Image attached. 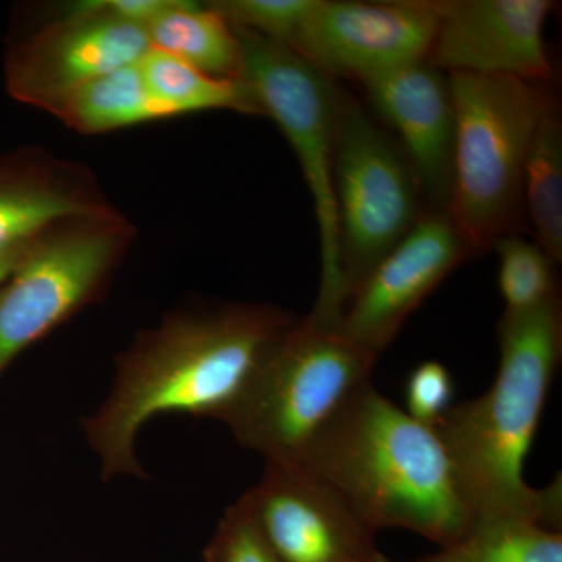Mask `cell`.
<instances>
[{
    "instance_id": "6da1fadb",
    "label": "cell",
    "mask_w": 562,
    "mask_h": 562,
    "mask_svg": "<svg viewBox=\"0 0 562 562\" xmlns=\"http://www.w3.org/2000/svg\"><path fill=\"white\" fill-rule=\"evenodd\" d=\"M295 319L276 306L177 310L140 331L116 360L109 397L85 420L102 475L143 476L136 436L162 414L225 422Z\"/></svg>"
},
{
    "instance_id": "7a4b0ae2",
    "label": "cell",
    "mask_w": 562,
    "mask_h": 562,
    "mask_svg": "<svg viewBox=\"0 0 562 562\" xmlns=\"http://www.w3.org/2000/svg\"><path fill=\"white\" fill-rule=\"evenodd\" d=\"M297 461L375 532L406 528L442 549L476 522L438 430L387 401L371 380L322 425Z\"/></svg>"
},
{
    "instance_id": "3957f363",
    "label": "cell",
    "mask_w": 562,
    "mask_h": 562,
    "mask_svg": "<svg viewBox=\"0 0 562 562\" xmlns=\"http://www.w3.org/2000/svg\"><path fill=\"white\" fill-rule=\"evenodd\" d=\"M501 368L491 390L453 405L436 425L479 517L514 516L561 531V482L535 490L524 479L547 395L562 357L560 297L503 314Z\"/></svg>"
},
{
    "instance_id": "277c9868",
    "label": "cell",
    "mask_w": 562,
    "mask_h": 562,
    "mask_svg": "<svg viewBox=\"0 0 562 562\" xmlns=\"http://www.w3.org/2000/svg\"><path fill=\"white\" fill-rule=\"evenodd\" d=\"M457 121L449 211L476 255L519 228L524 171L552 95L513 77L449 74Z\"/></svg>"
},
{
    "instance_id": "5b68a950",
    "label": "cell",
    "mask_w": 562,
    "mask_h": 562,
    "mask_svg": "<svg viewBox=\"0 0 562 562\" xmlns=\"http://www.w3.org/2000/svg\"><path fill=\"white\" fill-rule=\"evenodd\" d=\"M375 361L338 328L295 321L224 424L266 461H297L322 425L371 380Z\"/></svg>"
},
{
    "instance_id": "8992f818",
    "label": "cell",
    "mask_w": 562,
    "mask_h": 562,
    "mask_svg": "<svg viewBox=\"0 0 562 562\" xmlns=\"http://www.w3.org/2000/svg\"><path fill=\"white\" fill-rule=\"evenodd\" d=\"M243 43L246 81L290 140L313 195L321 244V286L310 319L336 328L346 305L339 271L335 151L342 91L286 44L236 29Z\"/></svg>"
},
{
    "instance_id": "52a82bcc",
    "label": "cell",
    "mask_w": 562,
    "mask_h": 562,
    "mask_svg": "<svg viewBox=\"0 0 562 562\" xmlns=\"http://www.w3.org/2000/svg\"><path fill=\"white\" fill-rule=\"evenodd\" d=\"M135 236L117 209L63 217L36 233L24 260L0 286V373L101 301Z\"/></svg>"
},
{
    "instance_id": "ba28073f",
    "label": "cell",
    "mask_w": 562,
    "mask_h": 562,
    "mask_svg": "<svg viewBox=\"0 0 562 562\" xmlns=\"http://www.w3.org/2000/svg\"><path fill=\"white\" fill-rule=\"evenodd\" d=\"M420 195L419 181L401 144L342 92L335 201L346 303L420 220Z\"/></svg>"
},
{
    "instance_id": "9c48e42d",
    "label": "cell",
    "mask_w": 562,
    "mask_h": 562,
    "mask_svg": "<svg viewBox=\"0 0 562 562\" xmlns=\"http://www.w3.org/2000/svg\"><path fill=\"white\" fill-rule=\"evenodd\" d=\"M147 49L146 31L111 14L102 0L70 3L11 44L3 61L7 92L40 110L95 77L135 65Z\"/></svg>"
},
{
    "instance_id": "30bf717a",
    "label": "cell",
    "mask_w": 562,
    "mask_h": 562,
    "mask_svg": "<svg viewBox=\"0 0 562 562\" xmlns=\"http://www.w3.org/2000/svg\"><path fill=\"white\" fill-rule=\"evenodd\" d=\"M439 2L314 0L291 49L325 76L364 81L427 60Z\"/></svg>"
},
{
    "instance_id": "8fae6325",
    "label": "cell",
    "mask_w": 562,
    "mask_h": 562,
    "mask_svg": "<svg viewBox=\"0 0 562 562\" xmlns=\"http://www.w3.org/2000/svg\"><path fill=\"white\" fill-rule=\"evenodd\" d=\"M473 255L447 211H427L351 292L336 328L376 360L409 314Z\"/></svg>"
},
{
    "instance_id": "7c38bea8",
    "label": "cell",
    "mask_w": 562,
    "mask_h": 562,
    "mask_svg": "<svg viewBox=\"0 0 562 562\" xmlns=\"http://www.w3.org/2000/svg\"><path fill=\"white\" fill-rule=\"evenodd\" d=\"M283 562H369L375 531L299 461H266L239 498Z\"/></svg>"
},
{
    "instance_id": "4fadbf2b",
    "label": "cell",
    "mask_w": 562,
    "mask_h": 562,
    "mask_svg": "<svg viewBox=\"0 0 562 562\" xmlns=\"http://www.w3.org/2000/svg\"><path fill=\"white\" fill-rule=\"evenodd\" d=\"M553 9L550 0H441L427 61L449 74L550 81L543 27Z\"/></svg>"
},
{
    "instance_id": "5bb4252c",
    "label": "cell",
    "mask_w": 562,
    "mask_h": 562,
    "mask_svg": "<svg viewBox=\"0 0 562 562\" xmlns=\"http://www.w3.org/2000/svg\"><path fill=\"white\" fill-rule=\"evenodd\" d=\"M372 110L397 133L432 211H449L457 121L449 79L427 60L361 81Z\"/></svg>"
},
{
    "instance_id": "9a60e30c",
    "label": "cell",
    "mask_w": 562,
    "mask_h": 562,
    "mask_svg": "<svg viewBox=\"0 0 562 562\" xmlns=\"http://www.w3.org/2000/svg\"><path fill=\"white\" fill-rule=\"evenodd\" d=\"M116 209L90 168L43 147L0 155V247L63 217Z\"/></svg>"
},
{
    "instance_id": "2e32d148",
    "label": "cell",
    "mask_w": 562,
    "mask_h": 562,
    "mask_svg": "<svg viewBox=\"0 0 562 562\" xmlns=\"http://www.w3.org/2000/svg\"><path fill=\"white\" fill-rule=\"evenodd\" d=\"M149 46L222 80L246 81L241 40L211 3L177 0L146 29Z\"/></svg>"
},
{
    "instance_id": "e0dca14e",
    "label": "cell",
    "mask_w": 562,
    "mask_h": 562,
    "mask_svg": "<svg viewBox=\"0 0 562 562\" xmlns=\"http://www.w3.org/2000/svg\"><path fill=\"white\" fill-rule=\"evenodd\" d=\"M40 110L81 135H103L168 120L150 98L138 63L95 77L44 103Z\"/></svg>"
},
{
    "instance_id": "ac0fdd59",
    "label": "cell",
    "mask_w": 562,
    "mask_h": 562,
    "mask_svg": "<svg viewBox=\"0 0 562 562\" xmlns=\"http://www.w3.org/2000/svg\"><path fill=\"white\" fill-rule=\"evenodd\" d=\"M138 69L150 98L168 120L217 110L265 116L247 81L216 79L150 46L139 58Z\"/></svg>"
},
{
    "instance_id": "d6986e66",
    "label": "cell",
    "mask_w": 562,
    "mask_h": 562,
    "mask_svg": "<svg viewBox=\"0 0 562 562\" xmlns=\"http://www.w3.org/2000/svg\"><path fill=\"white\" fill-rule=\"evenodd\" d=\"M414 562H562V535L524 517H479L460 541Z\"/></svg>"
},
{
    "instance_id": "ffe728a7",
    "label": "cell",
    "mask_w": 562,
    "mask_h": 562,
    "mask_svg": "<svg viewBox=\"0 0 562 562\" xmlns=\"http://www.w3.org/2000/svg\"><path fill=\"white\" fill-rule=\"evenodd\" d=\"M524 206L538 244L562 260V125L554 102L542 114L524 171Z\"/></svg>"
},
{
    "instance_id": "44dd1931",
    "label": "cell",
    "mask_w": 562,
    "mask_h": 562,
    "mask_svg": "<svg viewBox=\"0 0 562 562\" xmlns=\"http://www.w3.org/2000/svg\"><path fill=\"white\" fill-rule=\"evenodd\" d=\"M494 247L501 258L498 288L505 312H528L560 297L554 272L557 262L538 243L514 233L498 239Z\"/></svg>"
},
{
    "instance_id": "7402d4cb",
    "label": "cell",
    "mask_w": 562,
    "mask_h": 562,
    "mask_svg": "<svg viewBox=\"0 0 562 562\" xmlns=\"http://www.w3.org/2000/svg\"><path fill=\"white\" fill-rule=\"evenodd\" d=\"M314 0H221L210 2L233 27L291 46Z\"/></svg>"
},
{
    "instance_id": "603a6c76",
    "label": "cell",
    "mask_w": 562,
    "mask_h": 562,
    "mask_svg": "<svg viewBox=\"0 0 562 562\" xmlns=\"http://www.w3.org/2000/svg\"><path fill=\"white\" fill-rule=\"evenodd\" d=\"M206 562H283L261 535L249 512L236 502L222 517L205 550Z\"/></svg>"
},
{
    "instance_id": "cb8c5ba5",
    "label": "cell",
    "mask_w": 562,
    "mask_h": 562,
    "mask_svg": "<svg viewBox=\"0 0 562 562\" xmlns=\"http://www.w3.org/2000/svg\"><path fill=\"white\" fill-rule=\"evenodd\" d=\"M453 380L446 366L425 361L409 375L406 383L405 412L414 420L436 427L452 408Z\"/></svg>"
},
{
    "instance_id": "d4e9b609",
    "label": "cell",
    "mask_w": 562,
    "mask_h": 562,
    "mask_svg": "<svg viewBox=\"0 0 562 562\" xmlns=\"http://www.w3.org/2000/svg\"><path fill=\"white\" fill-rule=\"evenodd\" d=\"M103 7L114 16L146 29L176 5L177 0H102Z\"/></svg>"
},
{
    "instance_id": "484cf974",
    "label": "cell",
    "mask_w": 562,
    "mask_h": 562,
    "mask_svg": "<svg viewBox=\"0 0 562 562\" xmlns=\"http://www.w3.org/2000/svg\"><path fill=\"white\" fill-rule=\"evenodd\" d=\"M35 235L0 247V286L9 280L14 269L24 260L25 255H27L29 249H31Z\"/></svg>"
},
{
    "instance_id": "4316f807",
    "label": "cell",
    "mask_w": 562,
    "mask_h": 562,
    "mask_svg": "<svg viewBox=\"0 0 562 562\" xmlns=\"http://www.w3.org/2000/svg\"><path fill=\"white\" fill-rule=\"evenodd\" d=\"M369 562H392V561L387 560V558L384 557V554L376 552L375 554H373L372 560Z\"/></svg>"
}]
</instances>
